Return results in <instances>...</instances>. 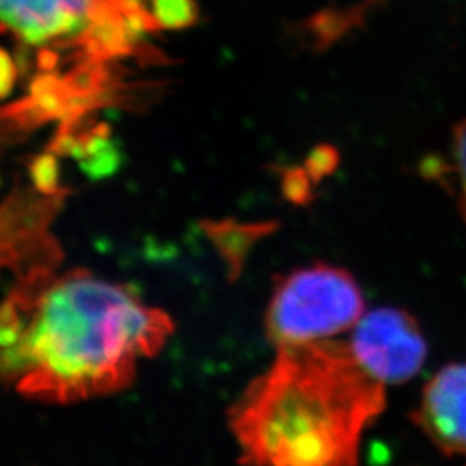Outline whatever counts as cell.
I'll list each match as a JSON object with an SVG mask.
<instances>
[{
  "mask_svg": "<svg viewBox=\"0 0 466 466\" xmlns=\"http://www.w3.org/2000/svg\"><path fill=\"white\" fill-rule=\"evenodd\" d=\"M17 82L16 61L5 49L0 47V100L11 96Z\"/></svg>",
  "mask_w": 466,
  "mask_h": 466,
  "instance_id": "9a60e30c",
  "label": "cell"
},
{
  "mask_svg": "<svg viewBox=\"0 0 466 466\" xmlns=\"http://www.w3.org/2000/svg\"><path fill=\"white\" fill-rule=\"evenodd\" d=\"M94 0H0V25L26 44L42 46L86 26Z\"/></svg>",
  "mask_w": 466,
  "mask_h": 466,
  "instance_id": "52a82bcc",
  "label": "cell"
},
{
  "mask_svg": "<svg viewBox=\"0 0 466 466\" xmlns=\"http://www.w3.org/2000/svg\"><path fill=\"white\" fill-rule=\"evenodd\" d=\"M32 185L36 190L47 196L65 194L59 182V165L57 157L52 154H42L35 157L32 163Z\"/></svg>",
  "mask_w": 466,
  "mask_h": 466,
  "instance_id": "5bb4252c",
  "label": "cell"
},
{
  "mask_svg": "<svg viewBox=\"0 0 466 466\" xmlns=\"http://www.w3.org/2000/svg\"><path fill=\"white\" fill-rule=\"evenodd\" d=\"M420 171L425 178L450 187L456 196L458 211L466 223V119L452 128L450 159L439 156L427 157Z\"/></svg>",
  "mask_w": 466,
  "mask_h": 466,
  "instance_id": "9c48e42d",
  "label": "cell"
},
{
  "mask_svg": "<svg viewBox=\"0 0 466 466\" xmlns=\"http://www.w3.org/2000/svg\"><path fill=\"white\" fill-rule=\"evenodd\" d=\"M206 230L215 240L221 254H225L228 263H232L233 268H240L252 246L269 233L275 232L277 223H238L233 219H227L219 223H208Z\"/></svg>",
  "mask_w": 466,
  "mask_h": 466,
  "instance_id": "30bf717a",
  "label": "cell"
},
{
  "mask_svg": "<svg viewBox=\"0 0 466 466\" xmlns=\"http://www.w3.org/2000/svg\"><path fill=\"white\" fill-rule=\"evenodd\" d=\"M365 313L363 290L348 269L327 263L298 268L275 285L265 319L268 340L277 350L332 340Z\"/></svg>",
  "mask_w": 466,
  "mask_h": 466,
  "instance_id": "3957f363",
  "label": "cell"
},
{
  "mask_svg": "<svg viewBox=\"0 0 466 466\" xmlns=\"http://www.w3.org/2000/svg\"><path fill=\"white\" fill-rule=\"evenodd\" d=\"M283 198L294 206H309L317 198L318 185L304 167H280Z\"/></svg>",
  "mask_w": 466,
  "mask_h": 466,
  "instance_id": "7c38bea8",
  "label": "cell"
},
{
  "mask_svg": "<svg viewBox=\"0 0 466 466\" xmlns=\"http://www.w3.org/2000/svg\"><path fill=\"white\" fill-rule=\"evenodd\" d=\"M382 0H368L350 7H327L294 25L292 36L300 49L325 52L346 38L356 28H361L370 13Z\"/></svg>",
  "mask_w": 466,
  "mask_h": 466,
  "instance_id": "ba28073f",
  "label": "cell"
},
{
  "mask_svg": "<svg viewBox=\"0 0 466 466\" xmlns=\"http://www.w3.org/2000/svg\"><path fill=\"white\" fill-rule=\"evenodd\" d=\"M348 346L358 365L383 387L415 379L429 354L417 319L398 308L367 311L350 330Z\"/></svg>",
  "mask_w": 466,
  "mask_h": 466,
  "instance_id": "277c9868",
  "label": "cell"
},
{
  "mask_svg": "<svg viewBox=\"0 0 466 466\" xmlns=\"http://www.w3.org/2000/svg\"><path fill=\"white\" fill-rule=\"evenodd\" d=\"M173 332V318L130 285L88 269L32 268L0 300V383L49 404L117 394Z\"/></svg>",
  "mask_w": 466,
  "mask_h": 466,
  "instance_id": "6da1fadb",
  "label": "cell"
},
{
  "mask_svg": "<svg viewBox=\"0 0 466 466\" xmlns=\"http://www.w3.org/2000/svg\"><path fill=\"white\" fill-rule=\"evenodd\" d=\"M154 30H184L199 21L198 0H142Z\"/></svg>",
  "mask_w": 466,
  "mask_h": 466,
  "instance_id": "8fae6325",
  "label": "cell"
},
{
  "mask_svg": "<svg viewBox=\"0 0 466 466\" xmlns=\"http://www.w3.org/2000/svg\"><path fill=\"white\" fill-rule=\"evenodd\" d=\"M385 389L348 342L277 350L228 413L240 463L361 466L363 437L385 410Z\"/></svg>",
  "mask_w": 466,
  "mask_h": 466,
  "instance_id": "7a4b0ae2",
  "label": "cell"
},
{
  "mask_svg": "<svg viewBox=\"0 0 466 466\" xmlns=\"http://www.w3.org/2000/svg\"><path fill=\"white\" fill-rule=\"evenodd\" d=\"M339 165H340V154L337 147L330 144H319L308 154L302 167H306L313 182L319 187L325 178L332 177Z\"/></svg>",
  "mask_w": 466,
  "mask_h": 466,
  "instance_id": "4fadbf2b",
  "label": "cell"
},
{
  "mask_svg": "<svg viewBox=\"0 0 466 466\" xmlns=\"http://www.w3.org/2000/svg\"><path fill=\"white\" fill-rule=\"evenodd\" d=\"M61 204L63 196H47L34 187L0 206V269L19 275L61 263L59 244L50 232Z\"/></svg>",
  "mask_w": 466,
  "mask_h": 466,
  "instance_id": "5b68a950",
  "label": "cell"
},
{
  "mask_svg": "<svg viewBox=\"0 0 466 466\" xmlns=\"http://www.w3.org/2000/svg\"><path fill=\"white\" fill-rule=\"evenodd\" d=\"M413 418L435 448L450 456H466V363H452L433 375Z\"/></svg>",
  "mask_w": 466,
  "mask_h": 466,
  "instance_id": "8992f818",
  "label": "cell"
}]
</instances>
